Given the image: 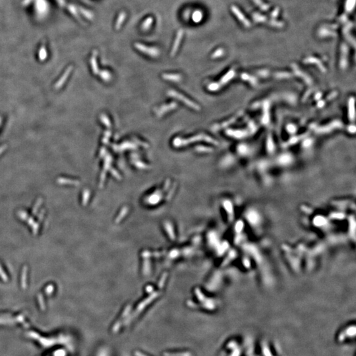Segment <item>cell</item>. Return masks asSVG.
I'll use <instances>...</instances> for the list:
<instances>
[{"mask_svg": "<svg viewBox=\"0 0 356 356\" xmlns=\"http://www.w3.org/2000/svg\"><path fill=\"white\" fill-rule=\"evenodd\" d=\"M355 327L354 325L346 326L336 334L335 340L340 344H346L347 342H352L355 340Z\"/></svg>", "mask_w": 356, "mask_h": 356, "instance_id": "cell-1", "label": "cell"}, {"mask_svg": "<svg viewBox=\"0 0 356 356\" xmlns=\"http://www.w3.org/2000/svg\"><path fill=\"white\" fill-rule=\"evenodd\" d=\"M226 348L228 350V356H242L243 347L238 340H230L228 342Z\"/></svg>", "mask_w": 356, "mask_h": 356, "instance_id": "cell-2", "label": "cell"}, {"mask_svg": "<svg viewBox=\"0 0 356 356\" xmlns=\"http://www.w3.org/2000/svg\"><path fill=\"white\" fill-rule=\"evenodd\" d=\"M259 347L261 356H278L272 345L266 340L260 342Z\"/></svg>", "mask_w": 356, "mask_h": 356, "instance_id": "cell-3", "label": "cell"}, {"mask_svg": "<svg viewBox=\"0 0 356 356\" xmlns=\"http://www.w3.org/2000/svg\"><path fill=\"white\" fill-rule=\"evenodd\" d=\"M168 94L169 96H172V97L176 98H177V99L180 100V101H182V102H184L185 104H187L189 106H190L191 108L195 109V110H199V106L196 105V104H195V103L193 102H191V100L187 99V98H185L184 96H183V95H182L181 94H179V93H178V92H177L176 91H174V90H171V91L168 92Z\"/></svg>", "mask_w": 356, "mask_h": 356, "instance_id": "cell-4", "label": "cell"}, {"mask_svg": "<svg viewBox=\"0 0 356 356\" xmlns=\"http://www.w3.org/2000/svg\"><path fill=\"white\" fill-rule=\"evenodd\" d=\"M135 46H136L137 49L140 50V51H141L143 53H145V54H146L150 55V56L156 57L159 55L158 50H157L156 48H148V47L145 46H144V45L140 44H135Z\"/></svg>", "mask_w": 356, "mask_h": 356, "instance_id": "cell-5", "label": "cell"}, {"mask_svg": "<svg viewBox=\"0 0 356 356\" xmlns=\"http://www.w3.org/2000/svg\"><path fill=\"white\" fill-rule=\"evenodd\" d=\"M183 31L180 30L179 32H178L177 35V38L176 39V40H175V43L174 44V47L173 49H172V51L171 53L172 55H174L176 54V52H177V50L178 49V47H179V45L180 44V42L182 40V38L183 37Z\"/></svg>", "mask_w": 356, "mask_h": 356, "instance_id": "cell-6", "label": "cell"}, {"mask_svg": "<svg viewBox=\"0 0 356 356\" xmlns=\"http://www.w3.org/2000/svg\"><path fill=\"white\" fill-rule=\"evenodd\" d=\"M163 77L166 80L172 81H179L181 80L182 76L179 75H176V74H172V75H168V74H164Z\"/></svg>", "mask_w": 356, "mask_h": 356, "instance_id": "cell-7", "label": "cell"}, {"mask_svg": "<svg viewBox=\"0 0 356 356\" xmlns=\"http://www.w3.org/2000/svg\"><path fill=\"white\" fill-rule=\"evenodd\" d=\"M176 104L173 103V104H170L166 106V107L160 108V109L158 111V115H162V114H163V113H164L165 112H166V111H168V110H170V109L176 108Z\"/></svg>", "mask_w": 356, "mask_h": 356, "instance_id": "cell-8", "label": "cell"}, {"mask_svg": "<svg viewBox=\"0 0 356 356\" xmlns=\"http://www.w3.org/2000/svg\"><path fill=\"white\" fill-rule=\"evenodd\" d=\"M125 18H126V13H121L120 15H119V17L118 18V21H117L116 23V29H119V28L121 27V25H122V23H123V21L125 20Z\"/></svg>", "mask_w": 356, "mask_h": 356, "instance_id": "cell-9", "label": "cell"}, {"mask_svg": "<svg viewBox=\"0 0 356 356\" xmlns=\"http://www.w3.org/2000/svg\"><path fill=\"white\" fill-rule=\"evenodd\" d=\"M152 21H153V18L152 17L147 18L145 22L143 23V25H142L143 30H148V29L150 27L151 25H152Z\"/></svg>", "mask_w": 356, "mask_h": 356, "instance_id": "cell-10", "label": "cell"}, {"mask_svg": "<svg viewBox=\"0 0 356 356\" xmlns=\"http://www.w3.org/2000/svg\"><path fill=\"white\" fill-rule=\"evenodd\" d=\"M202 18V13L200 11H196L193 16V19L195 23L199 22Z\"/></svg>", "mask_w": 356, "mask_h": 356, "instance_id": "cell-11", "label": "cell"}, {"mask_svg": "<svg viewBox=\"0 0 356 356\" xmlns=\"http://www.w3.org/2000/svg\"><path fill=\"white\" fill-rule=\"evenodd\" d=\"M102 73V79H104V80H105L106 81L110 80L111 75L110 73L108 72V71H103Z\"/></svg>", "mask_w": 356, "mask_h": 356, "instance_id": "cell-12", "label": "cell"}, {"mask_svg": "<svg viewBox=\"0 0 356 356\" xmlns=\"http://www.w3.org/2000/svg\"><path fill=\"white\" fill-rule=\"evenodd\" d=\"M248 349H249V350H247V351H246V352H245L246 354H248V355H247V356H257V355H255V352L253 351V349H252L251 346V347H250V346H249Z\"/></svg>", "mask_w": 356, "mask_h": 356, "instance_id": "cell-13", "label": "cell"}]
</instances>
